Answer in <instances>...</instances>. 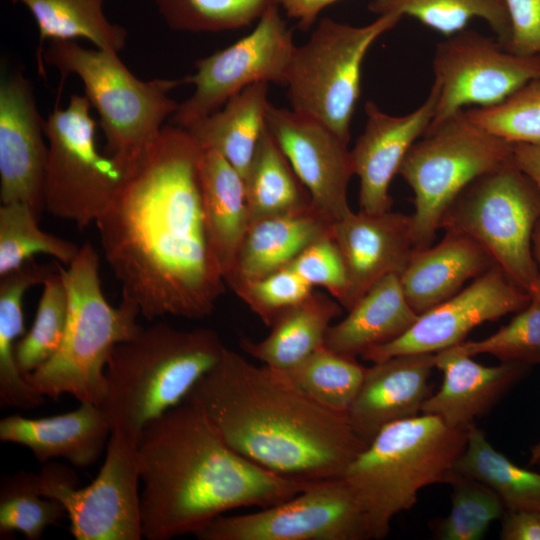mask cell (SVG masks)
Instances as JSON below:
<instances>
[{
    "label": "cell",
    "instance_id": "1",
    "mask_svg": "<svg viewBox=\"0 0 540 540\" xmlns=\"http://www.w3.org/2000/svg\"><path fill=\"white\" fill-rule=\"evenodd\" d=\"M201 151L184 128L164 126L128 162L95 221L122 299L147 320L203 319L225 292L204 216Z\"/></svg>",
    "mask_w": 540,
    "mask_h": 540
},
{
    "label": "cell",
    "instance_id": "2",
    "mask_svg": "<svg viewBox=\"0 0 540 540\" xmlns=\"http://www.w3.org/2000/svg\"><path fill=\"white\" fill-rule=\"evenodd\" d=\"M185 400L237 453L284 477H342L367 446L346 414L309 397L283 371L257 366L228 348Z\"/></svg>",
    "mask_w": 540,
    "mask_h": 540
},
{
    "label": "cell",
    "instance_id": "3",
    "mask_svg": "<svg viewBox=\"0 0 540 540\" xmlns=\"http://www.w3.org/2000/svg\"><path fill=\"white\" fill-rule=\"evenodd\" d=\"M137 457L147 540L194 534L225 512L281 503L311 482L275 474L246 459L186 400L145 425Z\"/></svg>",
    "mask_w": 540,
    "mask_h": 540
},
{
    "label": "cell",
    "instance_id": "4",
    "mask_svg": "<svg viewBox=\"0 0 540 540\" xmlns=\"http://www.w3.org/2000/svg\"><path fill=\"white\" fill-rule=\"evenodd\" d=\"M225 348L212 329L185 331L162 322L118 344L106 366L100 406L111 432L137 442L147 423L185 400Z\"/></svg>",
    "mask_w": 540,
    "mask_h": 540
},
{
    "label": "cell",
    "instance_id": "5",
    "mask_svg": "<svg viewBox=\"0 0 540 540\" xmlns=\"http://www.w3.org/2000/svg\"><path fill=\"white\" fill-rule=\"evenodd\" d=\"M467 442V429L423 414L383 427L342 478L359 500L371 539H383L393 518L411 509L419 492L447 483Z\"/></svg>",
    "mask_w": 540,
    "mask_h": 540
},
{
    "label": "cell",
    "instance_id": "6",
    "mask_svg": "<svg viewBox=\"0 0 540 540\" xmlns=\"http://www.w3.org/2000/svg\"><path fill=\"white\" fill-rule=\"evenodd\" d=\"M99 255L85 242L63 273L69 296L65 334L57 352L25 376L44 397L70 394L79 402L101 406L106 396L105 370L115 347L134 338L142 326L138 307L126 300L113 307L99 274Z\"/></svg>",
    "mask_w": 540,
    "mask_h": 540
},
{
    "label": "cell",
    "instance_id": "7",
    "mask_svg": "<svg viewBox=\"0 0 540 540\" xmlns=\"http://www.w3.org/2000/svg\"><path fill=\"white\" fill-rule=\"evenodd\" d=\"M43 58L63 76L75 75L81 80L84 96L99 116L106 154L124 162L147 146L178 109L170 91L182 85V80H141L114 50L51 41Z\"/></svg>",
    "mask_w": 540,
    "mask_h": 540
},
{
    "label": "cell",
    "instance_id": "8",
    "mask_svg": "<svg viewBox=\"0 0 540 540\" xmlns=\"http://www.w3.org/2000/svg\"><path fill=\"white\" fill-rule=\"evenodd\" d=\"M512 152V142L475 125L465 110L427 129L398 171L413 192L415 248L432 245L445 212L461 192L509 161Z\"/></svg>",
    "mask_w": 540,
    "mask_h": 540
},
{
    "label": "cell",
    "instance_id": "9",
    "mask_svg": "<svg viewBox=\"0 0 540 540\" xmlns=\"http://www.w3.org/2000/svg\"><path fill=\"white\" fill-rule=\"evenodd\" d=\"M540 188L512 158L469 184L445 212L440 229L477 242L530 295L537 280L533 234Z\"/></svg>",
    "mask_w": 540,
    "mask_h": 540
},
{
    "label": "cell",
    "instance_id": "10",
    "mask_svg": "<svg viewBox=\"0 0 540 540\" xmlns=\"http://www.w3.org/2000/svg\"><path fill=\"white\" fill-rule=\"evenodd\" d=\"M401 19L390 13L368 25L352 26L322 18L290 60L285 85L291 109L320 121L349 144L365 55Z\"/></svg>",
    "mask_w": 540,
    "mask_h": 540
},
{
    "label": "cell",
    "instance_id": "11",
    "mask_svg": "<svg viewBox=\"0 0 540 540\" xmlns=\"http://www.w3.org/2000/svg\"><path fill=\"white\" fill-rule=\"evenodd\" d=\"M91 108L84 95L73 94L68 104L56 107L44 123L48 145L45 210L80 229L95 223L129 162L98 150Z\"/></svg>",
    "mask_w": 540,
    "mask_h": 540
},
{
    "label": "cell",
    "instance_id": "12",
    "mask_svg": "<svg viewBox=\"0 0 540 540\" xmlns=\"http://www.w3.org/2000/svg\"><path fill=\"white\" fill-rule=\"evenodd\" d=\"M104 463L91 484L78 488L73 469L48 463L38 473L42 495L65 507L76 540L143 538L137 442L111 432Z\"/></svg>",
    "mask_w": 540,
    "mask_h": 540
},
{
    "label": "cell",
    "instance_id": "13",
    "mask_svg": "<svg viewBox=\"0 0 540 540\" xmlns=\"http://www.w3.org/2000/svg\"><path fill=\"white\" fill-rule=\"evenodd\" d=\"M200 540H368L365 512L346 481H311L293 497L262 510L220 515L193 534Z\"/></svg>",
    "mask_w": 540,
    "mask_h": 540
},
{
    "label": "cell",
    "instance_id": "14",
    "mask_svg": "<svg viewBox=\"0 0 540 540\" xmlns=\"http://www.w3.org/2000/svg\"><path fill=\"white\" fill-rule=\"evenodd\" d=\"M278 8L271 6L245 37L196 62L195 72L182 79L194 90L172 116L176 126L185 129L209 116L250 85L285 84L296 45Z\"/></svg>",
    "mask_w": 540,
    "mask_h": 540
},
{
    "label": "cell",
    "instance_id": "15",
    "mask_svg": "<svg viewBox=\"0 0 540 540\" xmlns=\"http://www.w3.org/2000/svg\"><path fill=\"white\" fill-rule=\"evenodd\" d=\"M438 89L429 128L463 107L500 104L523 85L540 79V57L507 50L496 38L464 29L436 46L432 61Z\"/></svg>",
    "mask_w": 540,
    "mask_h": 540
},
{
    "label": "cell",
    "instance_id": "16",
    "mask_svg": "<svg viewBox=\"0 0 540 540\" xmlns=\"http://www.w3.org/2000/svg\"><path fill=\"white\" fill-rule=\"evenodd\" d=\"M530 300L531 295L495 265L451 298L420 314L403 335L360 357L374 363L399 355L438 353L464 342L482 323L519 312Z\"/></svg>",
    "mask_w": 540,
    "mask_h": 540
},
{
    "label": "cell",
    "instance_id": "17",
    "mask_svg": "<svg viewBox=\"0 0 540 540\" xmlns=\"http://www.w3.org/2000/svg\"><path fill=\"white\" fill-rule=\"evenodd\" d=\"M266 123L314 210L331 224L349 214L347 191L355 169L348 144L320 121L271 103Z\"/></svg>",
    "mask_w": 540,
    "mask_h": 540
},
{
    "label": "cell",
    "instance_id": "18",
    "mask_svg": "<svg viewBox=\"0 0 540 540\" xmlns=\"http://www.w3.org/2000/svg\"><path fill=\"white\" fill-rule=\"evenodd\" d=\"M31 83L18 71L0 83V200L22 202L40 217L48 145Z\"/></svg>",
    "mask_w": 540,
    "mask_h": 540
},
{
    "label": "cell",
    "instance_id": "19",
    "mask_svg": "<svg viewBox=\"0 0 540 540\" xmlns=\"http://www.w3.org/2000/svg\"><path fill=\"white\" fill-rule=\"evenodd\" d=\"M437 101L438 89L433 83L424 103L403 116L389 115L373 101L366 102L365 127L351 150L355 175L360 180V211L391 210V182L409 149L427 131Z\"/></svg>",
    "mask_w": 540,
    "mask_h": 540
},
{
    "label": "cell",
    "instance_id": "20",
    "mask_svg": "<svg viewBox=\"0 0 540 540\" xmlns=\"http://www.w3.org/2000/svg\"><path fill=\"white\" fill-rule=\"evenodd\" d=\"M332 237L347 274L346 311L377 282L392 274L400 275L415 248L411 216L391 210L351 211L332 224Z\"/></svg>",
    "mask_w": 540,
    "mask_h": 540
},
{
    "label": "cell",
    "instance_id": "21",
    "mask_svg": "<svg viewBox=\"0 0 540 540\" xmlns=\"http://www.w3.org/2000/svg\"><path fill=\"white\" fill-rule=\"evenodd\" d=\"M436 353L394 356L366 367L361 388L346 415L368 444L386 425L421 413L430 392Z\"/></svg>",
    "mask_w": 540,
    "mask_h": 540
},
{
    "label": "cell",
    "instance_id": "22",
    "mask_svg": "<svg viewBox=\"0 0 540 540\" xmlns=\"http://www.w3.org/2000/svg\"><path fill=\"white\" fill-rule=\"evenodd\" d=\"M435 368L443 374L442 384L426 399L421 413L436 416L451 428L467 429L517 384L530 366L513 362L485 366L453 346L436 353Z\"/></svg>",
    "mask_w": 540,
    "mask_h": 540
},
{
    "label": "cell",
    "instance_id": "23",
    "mask_svg": "<svg viewBox=\"0 0 540 540\" xmlns=\"http://www.w3.org/2000/svg\"><path fill=\"white\" fill-rule=\"evenodd\" d=\"M102 408L80 402L70 412L44 418L10 415L0 420V440L29 448L41 463L63 458L76 467L94 464L111 435Z\"/></svg>",
    "mask_w": 540,
    "mask_h": 540
},
{
    "label": "cell",
    "instance_id": "24",
    "mask_svg": "<svg viewBox=\"0 0 540 540\" xmlns=\"http://www.w3.org/2000/svg\"><path fill=\"white\" fill-rule=\"evenodd\" d=\"M495 265L473 239L445 232L438 244L414 248L399 279L408 304L420 315Z\"/></svg>",
    "mask_w": 540,
    "mask_h": 540
},
{
    "label": "cell",
    "instance_id": "25",
    "mask_svg": "<svg viewBox=\"0 0 540 540\" xmlns=\"http://www.w3.org/2000/svg\"><path fill=\"white\" fill-rule=\"evenodd\" d=\"M331 234L332 224L314 208L253 220L225 283L232 289L287 267L310 244Z\"/></svg>",
    "mask_w": 540,
    "mask_h": 540
},
{
    "label": "cell",
    "instance_id": "26",
    "mask_svg": "<svg viewBox=\"0 0 540 540\" xmlns=\"http://www.w3.org/2000/svg\"><path fill=\"white\" fill-rule=\"evenodd\" d=\"M418 314L408 304L399 275H389L363 295L340 322L331 325L324 346L356 358L403 335Z\"/></svg>",
    "mask_w": 540,
    "mask_h": 540
},
{
    "label": "cell",
    "instance_id": "27",
    "mask_svg": "<svg viewBox=\"0 0 540 540\" xmlns=\"http://www.w3.org/2000/svg\"><path fill=\"white\" fill-rule=\"evenodd\" d=\"M198 169L206 226L225 278L251 222L245 183L240 173L213 150L202 149Z\"/></svg>",
    "mask_w": 540,
    "mask_h": 540
},
{
    "label": "cell",
    "instance_id": "28",
    "mask_svg": "<svg viewBox=\"0 0 540 540\" xmlns=\"http://www.w3.org/2000/svg\"><path fill=\"white\" fill-rule=\"evenodd\" d=\"M343 307L334 298L313 291L304 301L282 311L264 339L242 337L240 348L277 370H288L324 346L326 333Z\"/></svg>",
    "mask_w": 540,
    "mask_h": 540
},
{
    "label": "cell",
    "instance_id": "29",
    "mask_svg": "<svg viewBox=\"0 0 540 540\" xmlns=\"http://www.w3.org/2000/svg\"><path fill=\"white\" fill-rule=\"evenodd\" d=\"M268 84L246 87L219 110L185 128L201 149L221 154L243 179L267 127Z\"/></svg>",
    "mask_w": 540,
    "mask_h": 540
},
{
    "label": "cell",
    "instance_id": "30",
    "mask_svg": "<svg viewBox=\"0 0 540 540\" xmlns=\"http://www.w3.org/2000/svg\"><path fill=\"white\" fill-rule=\"evenodd\" d=\"M40 265L34 258L0 276V402L2 406L29 410L44 402L41 395L20 372L14 354L16 342L26 333L23 316L25 293L42 284L57 269Z\"/></svg>",
    "mask_w": 540,
    "mask_h": 540
},
{
    "label": "cell",
    "instance_id": "31",
    "mask_svg": "<svg viewBox=\"0 0 540 540\" xmlns=\"http://www.w3.org/2000/svg\"><path fill=\"white\" fill-rule=\"evenodd\" d=\"M251 221L310 210L311 198L266 127L244 178Z\"/></svg>",
    "mask_w": 540,
    "mask_h": 540
},
{
    "label": "cell",
    "instance_id": "32",
    "mask_svg": "<svg viewBox=\"0 0 540 540\" xmlns=\"http://www.w3.org/2000/svg\"><path fill=\"white\" fill-rule=\"evenodd\" d=\"M22 4L38 27L40 41L85 39L95 47L119 52L127 41L124 27L111 22L105 0H9Z\"/></svg>",
    "mask_w": 540,
    "mask_h": 540
},
{
    "label": "cell",
    "instance_id": "33",
    "mask_svg": "<svg viewBox=\"0 0 540 540\" xmlns=\"http://www.w3.org/2000/svg\"><path fill=\"white\" fill-rule=\"evenodd\" d=\"M455 470L490 487L506 510L540 512V473L522 468L497 451L475 424L467 428V442Z\"/></svg>",
    "mask_w": 540,
    "mask_h": 540
},
{
    "label": "cell",
    "instance_id": "34",
    "mask_svg": "<svg viewBox=\"0 0 540 540\" xmlns=\"http://www.w3.org/2000/svg\"><path fill=\"white\" fill-rule=\"evenodd\" d=\"M370 11L415 18L423 25L449 37L464 29L470 20H484L506 48L511 24L505 0H371Z\"/></svg>",
    "mask_w": 540,
    "mask_h": 540
},
{
    "label": "cell",
    "instance_id": "35",
    "mask_svg": "<svg viewBox=\"0 0 540 540\" xmlns=\"http://www.w3.org/2000/svg\"><path fill=\"white\" fill-rule=\"evenodd\" d=\"M365 370L356 358L322 346L283 372L309 397L333 411L346 414L361 388Z\"/></svg>",
    "mask_w": 540,
    "mask_h": 540
},
{
    "label": "cell",
    "instance_id": "36",
    "mask_svg": "<svg viewBox=\"0 0 540 540\" xmlns=\"http://www.w3.org/2000/svg\"><path fill=\"white\" fill-rule=\"evenodd\" d=\"M39 218L25 203H1L0 276L37 254L49 255L66 267L75 259L81 246L44 232L38 225Z\"/></svg>",
    "mask_w": 540,
    "mask_h": 540
},
{
    "label": "cell",
    "instance_id": "37",
    "mask_svg": "<svg viewBox=\"0 0 540 540\" xmlns=\"http://www.w3.org/2000/svg\"><path fill=\"white\" fill-rule=\"evenodd\" d=\"M57 263V269L42 283V294L30 330L15 344V360L24 376L40 368L57 352L65 334L69 296L63 266Z\"/></svg>",
    "mask_w": 540,
    "mask_h": 540
},
{
    "label": "cell",
    "instance_id": "38",
    "mask_svg": "<svg viewBox=\"0 0 540 540\" xmlns=\"http://www.w3.org/2000/svg\"><path fill=\"white\" fill-rule=\"evenodd\" d=\"M449 514L432 524L439 540H479L506 509L500 497L484 483L454 470Z\"/></svg>",
    "mask_w": 540,
    "mask_h": 540
},
{
    "label": "cell",
    "instance_id": "39",
    "mask_svg": "<svg viewBox=\"0 0 540 540\" xmlns=\"http://www.w3.org/2000/svg\"><path fill=\"white\" fill-rule=\"evenodd\" d=\"M67 516L61 502L44 497L38 474L18 471L3 476L0 484V535L19 531L38 540L44 530Z\"/></svg>",
    "mask_w": 540,
    "mask_h": 540
},
{
    "label": "cell",
    "instance_id": "40",
    "mask_svg": "<svg viewBox=\"0 0 540 540\" xmlns=\"http://www.w3.org/2000/svg\"><path fill=\"white\" fill-rule=\"evenodd\" d=\"M159 14L173 30L220 32L250 25L276 0H153Z\"/></svg>",
    "mask_w": 540,
    "mask_h": 540
},
{
    "label": "cell",
    "instance_id": "41",
    "mask_svg": "<svg viewBox=\"0 0 540 540\" xmlns=\"http://www.w3.org/2000/svg\"><path fill=\"white\" fill-rule=\"evenodd\" d=\"M465 113L475 125L509 142L540 144V79L529 81L500 104Z\"/></svg>",
    "mask_w": 540,
    "mask_h": 540
},
{
    "label": "cell",
    "instance_id": "42",
    "mask_svg": "<svg viewBox=\"0 0 540 540\" xmlns=\"http://www.w3.org/2000/svg\"><path fill=\"white\" fill-rule=\"evenodd\" d=\"M455 347L472 357L488 354L500 362L540 364V299L531 295L528 305L495 333Z\"/></svg>",
    "mask_w": 540,
    "mask_h": 540
},
{
    "label": "cell",
    "instance_id": "43",
    "mask_svg": "<svg viewBox=\"0 0 540 540\" xmlns=\"http://www.w3.org/2000/svg\"><path fill=\"white\" fill-rule=\"evenodd\" d=\"M232 290L269 327L282 311L304 301L314 291L289 266L243 282Z\"/></svg>",
    "mask_w": 540,
    "mask_h": 540
},
{
    "label": "cell",
    "instance_id": "44",
    "mask_svg": "<svg viewBox=\"0 0 540 540\" xmlns=\"http://www.w3.org/2000/svg\"><path fill=\"white\" fill-rule=\"evenodd\" d=\"M289 267L313 287L325 288L343 307L348 291L347 274L342 255L332 234L310 244Z\"/></svg>",
    "mask_w": 540,
    "mask_h": 540
},
{
    "label": "cell",
    "instance_id": "45",
    "mask_svg": "<svg viewBox=\"0 0 540 540\" xmlns=\"http://www.w3.org/2000/svg\"><path fill=\"white\" fill-rule=\"evenodd\" d=\"M511 24L506 47L521 56L540 57V0H505Z\"/></svg>",
    "mask_w": 540,
    "mask_h": 540
},
{
    "label": "cell",
    "instance_id": "46",
    "mask_svg": "<svg viewBox=\"0 0 540 540\" xmlns=\"http://www.w3.org/2000/svg\"><path fill=\"white\" fill-rule=\"evenodd\" d=\"M499 536L501 540H540V512L506 510Z\"/></svg>",
    "mask_w": 540,
    "mask_h": 540
},
{
    "label": "cell",
    "instance_id": "47",
    "mask_svg": "<svg viewBox=\"0 0 540 540\" xmlns=\"http://www.w3.org/2000/svg\"><path fill=\"white\" fill-rule=\"evenodd\" d=\"M338 0H276L286 14L296 20L301 30H308L315 23L319 13Z\"/></svg>",
    "mask_w": 540,
    "mask_h": 540
},
{
    "label": "cell",
    "instance_id": "48",
    "mask_svg": "<svg viewBox=\"0 0 540 540\" xmlns=\"http://www.w3.org/2000/svg\"><path fill=\"white\" fill-rule=\"evenodd\" d=\"M513 161L540 188V144L513 143Z\"/></svg>",
    "mask_w": 540,
    "mask_h": 540
},
{
    "label": "cell",
    "instance_id": "49",
    "mask_svg": "<svg viewBox=\"0 0 540 540\" xmlns=\"http://www.w3.org/2000/svg\"><path fill=\"white\" fill-rule=\"evenodd\" d=\"M532 247L533 256L537 267V280L531 295L540 299V220L538 221L534 230Z\"/></svg>",
    "mask_w": 540,
    "mask_h": 540
},
{
    "label": "cell",
    "instance_id": "50",
    "mask_svg": "<svg viewBox=\"0 0 540 540\" xmlns=\"http://www.w3.org/2000/svg\"><path fill=\"white\" fill-rule=\"evenodd\" d=\"M539 455H540V441L531 448L530 461L534 460Z\"/></svg>",
    "mask_w": 540,
    "mask_h": 540
},
{
    "label": "cell",
    "instance_id": "51",
    "mask_svg": "<svg viewBox=\"0 0 540 540\" xmlns=\"http://www.w3.org/2000/svg\"><path fill=\"white\" fill-rule=\"evenodd\" d=\"M531 464H540V455L537 456L534 460L530 461Z\"/></svg>",
    "mask_w": 540,
    "mask_h": 540
}]
</instances>
